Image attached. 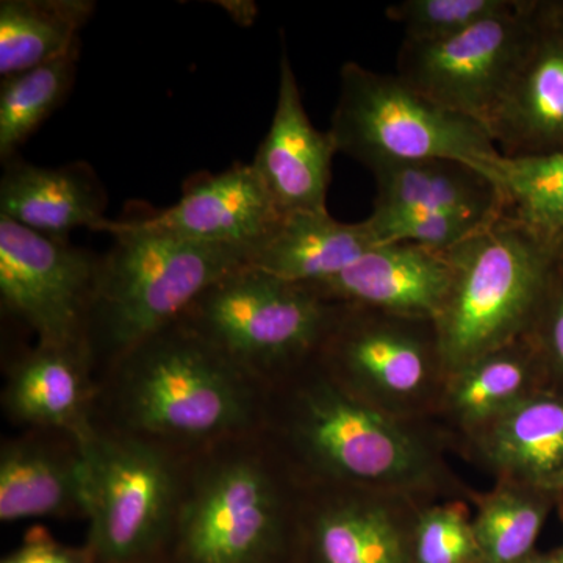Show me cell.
<instances>
[{
	"mask_svg": "<svg viewBox=\"0 0 563 563\" xmlns=\"http://www.w3.org/2000/svg\"><path fill=\"white\" fill-rule=\"evenodd\" d=\"M265 393L180 318L99 374L95 421L188 455L261 429Z\"/></svg>",
	"mask_w": 563,
	"mask_h": 563,
	"instance_id": "6da1fadb",
	"label": "cell"
},
{
	"mask_svg": "<svg viewBox=\"0 0 563 563\" xmlns=\"http://www.w3.org/2000/svg\"><path fill=\"white\" fill-rule=\"evenodd\" d=\"M99 262L88 343L99 374L155 332L179 321L229 274L250 265V250L188 242L139 220L118 221Z\"/></svg>",
	"mask_w": 563,
	"mask_h": 563,
	"instance_id": "7a4b0ae2",
	"label": "cell"
},
{
	"mask_svg": "<svg viewBox=\"0 0 563 563\" xmlns=\"http://www.w3.org/2000/svg\"><path fill=\"white\" fill-rule=\"evenodd\" d=\"M272 446L262 426L185 455L166 542L180 563H274L284 553L288 503Z\"/></svg>",
	"mask_w": 563,
	"mask_h": 563,
	"instance_id": "3957f363",
	"label": "cell"
},
{
	"mask_svg": "<svg viewBox=\"0 0 563 563\" xmlns=\"http://www.w3.org/2000/svg\"><path fill=\"white\" fill-rule=\"evenodd\" d=\"M444 252L453 284L433 324L440 361L459 372L531 332L558 251L501 217Z\"/></svg>",
	"mask_w": 563,
	"mask_h": 563,
	"instance_id": "277c9868",
	"label": "cell"
},
{
	"mask_svg": "<svg viewBox=\"0 0 563 563\" xmlns=\"http://www.w3.org/2000/svg\"><path fill=\"white\" fill-rule=\"evenodd\" d=\"M328 132L336 151L372 174L431 158L484 166L501 157L483 122L437 106L398 74L354 62L340 70L339 101Z\"/></svg>",
	"mask_w": 563,
	"mask_h": 563,
	"instance_id": "5b68a950",
	"label": "cell"
},
{
	"mask_svg": "<svg viewBox=\"0 0 563 563\" xmlns=\"http://www.w3.org/2000/svg\"><path fill=\"white\" fill-rule=\"evenodd\" d=\"M81 444L88 550L96 563H146L172 533L185 455L98 421Z\"/></svg>",
	"mask_w": 563,
	"mask_h": 563,
	"instance_id": "8992f818",
	"label": "cell"
},
{
	"mask_svg": "<svg viewBox=\"0 0 563 563\" xmlns=\"http://www.w3.org/2000/svg\"><path fill=\"white\" fill-rule=\"evenodd\" d=\"M339 307L303 285L244 266L203 292L181 320L266 388L320 352Z\"/></svg>",
	"mask_w": 563,
	"mask_h": 563,
	"instance_id": "52a82bcc",
	"label": "cell"
},
{
	"mask_svg": "<svg viewBox=\"0 0 563 563\" xmlns=\"http://www.w3.org/2000/svg\"><path fill=\"white\" fill-rule=\"evenodd\" d=\"M292 396L288 439L321 476L388 483L420 468L413 440L335 380L318 377Z\"/></svg>",
	"mask_w": 563,
	"mask_h": 563,
	"instance_id": "ba28073f",
	"label": "cell"
},
{
	"mask_svg": "<svg viewBox=\"0 0 563 563\" xmlns=\"http://www.w3.org/2000/svg\"><path fill=\"white\" fill-rule=\"evenodd\" d=\"M99 262L69 240L0 214V302L35 333L36 343H88Z\"/></svg>",
	"mask_w": 563,
	"mask_h": 563,
	"instance_id": "9c48e42d",
	"label": "cell"
},
{
	"mask_svg": "<svg viewBox=\"0 0 563 563\" xmlns=\"http://www.w3.org/2000/svg\"><path fill=\"white\" fill-rule=\"evenodd\" d=\"M529 16L531 0H518L451 38L404 40L396 74L429 101L485 125L520 60Z\"/></svg>",
	"mask_w": 563,
	"mask_h": 563,
	"instance_id": "30bf717a",
	"label": "cell"
},
{
	"mask_svg": "<svg viewBox=\"0 0 563 563\" xmlns=\"http://www.w3.org/2000/svg\"><path fill=\"white\" fill-rule=\"evenodd\" d=\"M485 125L503 157L563 152V0H531L520 60Z\"/></svg>",
	"mask_w": 563,
	"mask_h": 563,
	"instance_id": "8fae6325",
	"label": "cell"
},
{
	"mask_svg": "<svg viewBox=\"0 0 563 563\" xmlns=\"http://www.w3.org/2000/svg\"><path fill=\"white\" fill-rule=\"evenodd\" d=\"M99 377L90 344L36 343L10 362L2 410L21 429L84 437L95 422Z\"/></svg>",
	"mask_w": 563,
	"mask_h": 563,
	"instance_id": "7c38bea8",
	"label": "cell"
},
{
	"mask_svg": "<svg viewBox=\"0 0 563 563\" xmlns=\"http://www.w3.org/2000/svg\"><path fill=\"white\" fill-rule=\"evenodd\" d=\"M453 284L446 252L385 242L332 279L310 288L322 301L369 307L398 317L435 321Z\"/></svg>",
	"mask_w": 563,
	"mask_h": 563,
	"instance_id": "4fadbf2b",
	"label": "cell"
},
{
	"mask_svg": "<svg viewBox=\"0 0 563 563\" xmlns=\"http://www.w3.org/2000/svg\"><path fill=\"white\" fill-rule=\"evenodd\" d=\"M282 217L257 169L233 165L228 172L185 185L169 209L139 218L141 224L177 239L254 250L277 228Z\"/></svg>",
	"mask_w": 563,
	"mask_h": 563,
	"instance_id": "5bb4252c",
	"label": "cell"
},
{
	"mask_svg": "<svg viewBox=\"0 0 563 563\" xmlns=\"http://www.w3.org/2000/svg\"><path fill=\"white\" fill-rule=\"evenodd\" d=\"M84 518L81 437L54 429H22L0 443V521Z\"/></svg>",
	"mask_w": 563,
	"mask_h": 563,
	"instance_id": "9a60e30c",
	"label": "cell"
},
{
	"mask_svg": "<svg viewBox=\"0 0 563 563\" xmlns=\"http://www.w3.org/2000/svg\"><path fill=\"white\" fill-rule=\"evenodd\" d=\"M336 152L329 132L310 121L290 58L282 52L276 110L252 162L282 214L328 210Z\"/></svg>",
	"mask_w": 563,
	"mask_h": 563,
	"instance_id": "2e32d148",
	"label": "cell"
},
{
	"mask_svg": "<svg viewBox=\"0 0 563 563\" xmlns=\"http://www.w3.org/2000/svg\"><path fill=\"white\" fill-rule=\"evenodd\" d=\"M339 306L320 352L347 376L380 390L407 395L420 388L429 365V343L421 332L433 321Z\"/></svg>",
	"mask_w": 563,
	"mask_h": 563,
	"instance_id": "e0dca14e",
	"label": "cell"
},
{
	"mask_svg": "<svg viewBox=\"0 0 563 563\" xmlns=\"http://www.w3.org/2000/svg\"><path fill=\"white\" fill-rule=\"evenodd\" d=\"M107 198L87 163L44 168L14 157L0 179V214L32 231L69 240L74 229L113 232L107 220Z\"/></svg>",
	"mask_w": 563,
	"mask_h": 563,
	"instance_id": "ac0fdd59",
	"label": "cell"
},
{
	"mask_svg": "<svg viewBox=\"0 0 563 563\" xmlns=\"http://www.w3.org/2000/svg\"><path fill=\"white\" fill-rule=\"evenodd\" d=\"M368 220L346 224L329 211L284 214L250 255V268L312 287L339 276L380 244Z\"/></svg>",
	"mask_w": 563,
	"mask_h": 563,
	"instance_id": "d6986e66",
	"label": "cell"
},
{
	"mask_svg": "<svg viewBox=\"0 0 563 563\" xmlns=\"http://www.w3.org/2000/svg\"><path fill=\"white\" fill-rule=\"evenodd\" d=\"M373 176L377 191L368 221L374 228L415 214L503 217L498 185L470 163L431 158L388 166Z\"/></svg>",
	"mask_w": 563,
	"mask_h": 563,
	"instance_id": "ffe728a7",
	"label": "cell"
},
{
	"mask_svg": "<svg viewBox=\"0 0 563 563\" xmlns=\"http://www.w3.org/2000/svg\"><path fill=\"white\" fill-rule=\"evenodd\" d=\"M96 3L92 0H2L0 76H18L79 46Z\"/></svg>",
	"mask_w": 563,
	"mask_h": 563,
	"instance_id": "44dd1931",
	"label": "cell"
},
{
	"mask_svg": "<svg viewBox=\"0 0 563 563\" xmlns=\"http://www.w3.org/2000/svg\"><path fill=\"white\" fill-rule=\"evenodd\" d=\"M309 537L314 563H413L412 543L372 504H325L313 515Z\"/></svg>",
	"mask_w": 563,
	"mask_h": 563,
	"instance_id": "7402d4cb",
	"label": "cell"
},
{
	"mask_svg": "<svg viewBox=\"0 0 563 563\" xmlns=\"http://www.w3.org/2000/svg\"><path fill=\"white\" fill-rule=\"evenodd\" d=\"M496 185L503 217L558 251L563 243V152L532 158H506L476 166Z\"/></svg>",
	"mask_w": 563,
	"mask_h": 563,
	"instance_id": "603a6c76",
	"label": "cell"
},
{
	"mask_svg": "<svg viewBox=\"0 0 563 563\" xmlns=\"http://www.w3.org/2000/svg\"><path fill=\"white\" fill-rule=\"evenodd\" d=\"M495 420L488 451L499 466L543 485L562 472L561 399H520Z\"/></svg>",
	"mask_w": 563,
	"mask_h": 563,
	"instance_id": "cb8c5ba5",
	"label": "cell"
},
{
	"mask_svg": "<svg viewBox=\"0 0 563 563\" xmlns=\"http://www.w3.org/2000/svg\"><path fill=\"white\" fill-rule=\"evenodd\" d=\"M79 46L62 57L7 77L0 84V158L9 162L57 110L76 77Z\"/></svg>",
	"mask_w": 563,
	"mask_h": 563,
	"instance_id": "d4e9b609",
	"label": "cell"
},
{
	"mask_svg": "<svg viewBox=\"0 0 563 563\" xmlns=\"http://www.w3.org/2000/svg\"><path fill=\"white\" fill-rule=\"evenodd\" d=\"M526 344L528 335L459 369L453 402L462 418L492 420L520 401L529 376Z\"/></svg>",
	"mask_w": 563,
	"mask_h": 563,
	"instance_id": "484cf974",
	"label": "cell"
},
{
	"mask_svg": "<svg viewBox=\"0 0 563 563\" xmlns=\"http://www.w3.org/2000/svg\"><path fill=\"white\" fill-rule=\"evenodd\" d=\"M543 521L544 509L532 499L510 492L487 499L473 523L481 563H523Z\"/></svg>",
	"mask_w": 563,
	"mask_h": 563,
	"instance_id": "4316f807",
	"label": "cell"
},
{
	"mask_svg": "<svg viewBox=\"0 0 563 563\" xmlns=\"http://www.w3.org/2000/svg\"><path fill=\"white\" fill-rule=\"evenodd\" d=\"M518 0H402L387 9L409 41H440L507 13Z\"/></svg>",
	"mask_w": 563,
	"mask_h": 563,
	"instance_id": "83f0119b",
	"label": "cell"
},
{
	"mask_svg": "<svg viewBox=\"0 0 563 563\" xmlns=\"http://www.w3.org/2000/svg\"><path fill=\"white\" fill-rule=\"evenodd\" d=\"M410 543L413 563H481L473 525L461 510L426 512Z\"/></svg>",
	"mask_w": 563,
	"mask_h": 563,
	"instance_id": "f1b7e54d",
	"label": "cell"
},
{
	"mask_svg": "<svg viewBox=\"0 0 563 563\" xmlns=\"http://www.w3.org/2000/svg\"><path fill=\"white\" fill-rule=\"evenodd\" d=\"M498 218L473 213H429L401 218L379 228L372 225L383 243H412L428 250L448 251L472 239Z\"/></svg>",
	"mask_w": 563,
	"mask_h": 563,
	"instance_id": "f546056e",
	"label": "cell"
},
{
	"mask_svg": "<svg viewBox=\"0 0 563 563\" xmlns=\"http://www.w3.org/2000/svg\"><path fill=\"white\" fill-rule=\"evenodd\" d=\"M529 333H536L540 350L563 372V266L559 262Z\"/></svg>",
	"mask_w": 563,
	"mask_h": 563,
	"instance_id": "4dcf8cb0",
	"label": "cell"
},
{
	"mask_svg": "<svg viewBox=\"0 0 563 563\" xmlns=\"http://www.w3.org/2000/svg\"><path fill=\"white\" fill-rule=\"evenodd\" d=\"M2 563H96L90 550H74L52 539L44 528H33L25 542Z\"/></svg>",
	"mask_w": 563,
	"mask_h": 563,
	"instance_id": "1f68e13d",
	"label": "cell"
},
{
	"mask_svg": "<svg viewBox=\"0 0 563 563\" xmlns=\"http://www.w3.org/2000/svg\"><path fill=\"white\" fill-rule=\"evenodd\" d=\"M218 5L221 7V9H224L228 11L229 16L232 18L233 21L239 22L240 25H251L252 22L255 21V18H257V5H255L254 2H243V0H240V2H220Z\"/></svg>",
	"mask_w": 563,
	"mask_h": 563,
	"instance_id": "d6a6232c",
	"label": "cell"
},
{
	"mask_svg": "<svg viewBox=\"0 0 563 563\" xmlns=\"http://www.w3.org/2000/svg\"><path fill=\"white\" fill-rule=\"evenodd\" d=\"M523 563H562L559 558H542V555H531Z\"/></svg>",
	"mask_w": 563,
	"mask_h": 563,
	"instance_id": "836d02e7",
	"label": "cell"
},
{
	"mask_svg": "<svg viewBox=\"0 0 563 563\" xmlns=\"http://www.w3.org/2000/svg\"><path fill=\"white\" fill-rule=\"evenodd\" d=\"M544 487L561 488V490H563V470L561 473L555 474L554 477H551V479L544 484Z\"/></svg>",
	"mask_w": 563,
	"mask_h": 563,
	"instance_id": "e575fe53",
	"label": "cell"
},
{
	"mask_svg": "<svg viewBox=\"0 0 563 563\" xmlns=\"http://www.w3.org/2000/svg\"><path fill=\"white\" fill-rule=\"evenodd\" d=\"M558 262L561 263V265L563 266V243L561 244V246H559L558 250Z\"/></svg>",
	"mask_w": 563,
	"mask_h": 563,
	"instance_id": "d590c367",
	"label": "cell"
},
{
	"mask_svg": "<svg viewBox=\"0 0 563 563\" xmlns=\"http://www.w3.org/2000/svg\"><path fill=\"white\" fill-rule=\"evenodd\" d=\"M559 559H561V562L563 563V550H562L561 555H559Z\"/></svg>",
	"mask_w": 563,
	"mask_h": 563,
	"instance_id": "8d00e7d4",
	"label": "cell"
}]
</instances>
